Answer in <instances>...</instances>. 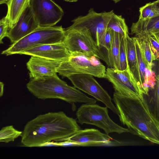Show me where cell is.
Instances as JSON below:
<instances>
[{"mask_svg":"<svg viewBox=\"0 0 159 159\" xmlns=\"http://www.w3.org/2000/svg\"><path fill=\"white\" fill-rule=\"evenodd\" d=\"M156 2L157 6L159 7V0H157L156 1Z\"/></svg>","mask_w":159,"mask_h":159,"instance_id":"cell-36","label":"cell"},{"mask_svg":"<svg viewBox=\"0 0 159 159\" xmlns=\"http://www.w3.org/2000/svg\"><path fill=\"white\" fill-rule=\"evenodd\" d=\"M31 0H9L7 4V11L6 16L9 23L10 29L17 22L20 15L30 5Z\"/></svg>","mask_w":159,"mask_h":159,"instance_id":"cell-19","label":"cell"},{"mask_svg":"<svg viewBox=\"0 0 159 159\" xmlns=\"http://www.w3.org/2000/svg\"><path fill=\"white\" fill-rule=\"evenodd\" d=\"M155 78L154 88L149 90L147 94H142L140 99L159 128V73Z\"/></svg>","mask_w":159,"mask_h":159,"instance_id":"cell-16","label":"cell"},{"mask_svg":"<svg viewBox=\"0 0 159 159\" xmlns=\"http://www.w3.org/2000/svg\"><path fill=\"white\" fill-rule=\"evenodd\" d=\"M149 68L152 69V62L155 60L147 36L136 37Z\"/></svg>","mask_w":159,"mask_h":159,"instance_id":"cell-24","label":"cell"},{"mask_svg":"<svg viewBox=\"0 0 159 159\" xmlns=\"http://www.w3.org/2000/svg\"><path fill=\"white\" fill-rule=\"evenodd\" d=\"M107 28L123 35L129 34L128 26L125 19L121 15H118L114 13L108 22Z\"/></svg>","mask_w":159,"mask_h":159,"instance_id":"cell-22","label":"cell"},{"mask_svg":"<svg viewBox=\"0 0 159 159\" xmlns=\"http://www.w3.org/2000/svg\"><path fill=\"white\" fill-rule=\"evenodd\" d=\"M28 91L38 99H57L72 105L82 102L94 104L96 100L89 98L75 87L68 85L57 74L37 79H30L26 85Z\"/></svg>","mask_w":159,"mask_h":159,"instance_id":"cell-3","label":"cell"},{"mask_svg":"<svg viewBox=\"0 0 159 159\" xmlns=\"http://www.w3.org/2000/svg\"><path fill=\"white\" fill-rule=\"evenodd\" d=\"M113 100L121 122L129 132L159 144V128L138 96L122 95L114 92Z\"/></svg>","mask_w":159,"mask_h":159,"instance_id":"cell-2","label":"cell"},{"mask_svg":"<svg viewBox=\"0 0 159 159\" xmlns=\"http://www.w3.org/2000/svg\"><path fill=\"white\" fill-rule=\"evenodd\" d=\"M144 36H147L148 38L150 47L155 60L159 59V39L158 37L155 34L148 35Z\"/></svg>","mask_w":159,"mask_h":159,"instance_id":"cell-27","label":"cell"},{"mask_svg":"<svg viewBox=\"0 0 159 159\" xmlns=\"http://www.w3.org/2000/svg\"><path fill=\"white\" fill-rule=\"evenodd\" d=\"M112 138L108 134L94 129H80L70 137L65 139L81 143L82 146H100L111 143Z\"/></svg>","mask_w":159,"mask_h":159,"instance_id":"cell-15","label":"cell"},{"mask_svg":"<svg viewBox=\"0 0 159 159\" xmlns=\"http://www.w3.org/2000/svg\"><path fill=\"white\" fill-rule=\"evenodd\" d=\"M9 0H0V4H7Z\"/></svg>","mask_w":159,"mask_h":159,"instance_id":"cell-33","label":"cell"},{"mask_svg":"<svg viewBox=\"0 0 159 159\" xmlns=\"http://www.w3.org/2000/svg\"><path fill=\"white\" fill-rule=\"evenodd\" d=\"M66 35L65 29L61 25L39 27L34 31L2 51L7 56L19 54L36 46L63 42Z\"/></svg>","mask_w":159,"mask_h":159,"instance_id":"cell-4","label":"cell"},{"mask_svg":"<svg viewBox=\"0 0 159 159\" xmlns=\"http://www.w3.org/2000/svg\"><path fill=\"white\" fill-rule=\"evenodd\" d=\"M114 13L113 10L107 12L97 13L92 8L86 15L79 16L72 20L73 24L66 28H80L87 29L93 36H94L97 44L100 48V44L106 34L108 22Z\"/></svg>","mask_w":159,"mask_h":159,"instance_id":"cell-8","label":"cell"},{"mask_svg":"<svg viewBox=\"0 0 159 159\" xmlns=\"http://www.w3.org/2000/svg\"><path fill=\"white\" fill-rule=\"evenodd\" d=\"M4 84L3 83L0 82V96L2 97L3 94Z\"/></svg>","mask_w":159,"mask_h":159,"instance_id":"cell-32","label":"cell"},{"mask_svg":"<svg viewBox=\"0 0 159 159\" xmlns=\"http://www.w3.org/2000/svg\"><path fill=\"white\" fill-rule=\"evenodd\" d=\"M61 62L31 56L26 63L30 79H37L56 74Z\"/></svg>","mask_w":159,"mask_h":159,"instance_id":"cell-14","label":"cell"},{"mask_svg":"<svg viewBox=\"0 0 159 159\" xmlns=\"http://www.w3.org/2000/svg\"><path fill=\"white\" fill-rule=\"evenodd\" d=\"M126 38L127 59L128 67L140 88V80L138 59L134 37L131 38L128 34L126 35Z\"/></svg>","mask_w":159,"mask_h":159,"instance_id":"cell-18","label":"cell"},{"mask_svg":"<svg viewBox=\"0 0 159 159\" xmlns=\"http://www.w3.org/2000/svg\"><path fill=\"white\" fill-rule=\"evenodd\" d=\"M78 0H64L65 1L69 2H75Z\"/></svg>","mask_w":159,"mask_h":159,"instance_id":"cell-34","label":"cell"},{"mask_svg":"<svg viewBox=\"0 0 159 159\" xmlns=\"http://www.w3.org/2000/svg\"><path fill=\"white\" fill-rule=\"evenodd\" d=\"M66 35L63 43L70 54L80 52L94 56L101 59L109 66L107 55L102 52L90 32L80 28L65 29Z\"/></svg>","mask_w":159,"mask_h":159,"instance_id":"cell-7","label":"cell"},{"mask_svg":"<svg viewBox=\"0 0 159 159\" xmlns=\"http://www.w3.org/2000/svg\"><path fill=\"white\" fill-rule=\"evenodd\" d=\"M111 0L113 1H114V2L115 3H116L117 2H120V1H121V0Z\"/></svg>","mask_w":159,"mask_h":159,"instance_id":"cell-35","label":"cell"},{"mask_svg":"<svg viewBox=\"0 0 159 159\" xmlns=\"http://www.w3.org/2000/svg\"><path fill=\"white\" fill-rule=\"evenodd\" d=\"M111 83L115 92L128 96H138L140 98L141 90L128 67L120 70L112 67L106 70V77Z\"/></svg>","mask_w":159,"mask_h":159,"instance_id":"cell-10","label":"cell"},{"mask_svg":"<svg viewBox=\"0 0 159 159\" xmlns=\"http://www.w3.org/2000/svg\"><path fill=\"white\" fill-rule=\"evenodd\" d=\"M67 78L76 88L102 102L106 107L119 116V111L112 103L111 98L93 75L87 74H77L70 75Z\"/></svg>","mask_w":159,"mask_h":159,"instance_id":"cell-9","label":"cell"},{"mask_svg":"<svg viewBox=\"0 0 159 159\" xmlns=\"http://www.w3.org/2000/svg\"><path fill=\"white\" fill-rule=\"evenodd\" d=\"M140 80V88L142 93L143 86L148 75L152 70L148 67L137 37H134Z\"/></svg>","mask_w":159,"mask_h":159,"instance_id":"cell-20","label":"cell"},{"mask_svg":"<svg viewBox=\"0 0 159 159\" xmlns=\"http://www.w3.org/2000/svg\"><path fill=\"white\" fill-rule=\"evenodd\" d=\"M107 107L94 104H83L78 109L76 114L77 122L94 125L102 129L106 134L116 132L119 134L129 132L128 129L115 123L108 115Z\"/></svg>","mask_w":159,"mask_h":159,"instance_id":"cell-6","label":"cell"},{"mask_svg":"<svg viewBox=\"0 0 159 159\" xmlns=\"http://www.w3.org/2000/svg\"><path fill=\"white\" fill-rule=\"evenodd\" d=\"M30 6L41 27L54 26L64 14L62 8L52 0H31Z\"/></svg>","mask_w":159,"mask_h":159,"instance_id":"cell-11","label":"cell"},{"mask_svg":"<svg viewBox=\"0 0 159 159\" xmlns=\"http://www.w3.org/2000/svg\"><path fill=\"white\" fill-rule=\"evenodd\" d=\"M131 34L136 37L146 36L159 32V16L146 20L140 19L133 23L130 28Z\"/></svg>","mask_w":159,"mask_h":159,"instance_id":"cell-17","label":"cell"},{"mask_svg":"<svg viewBox=\"0 0 159 159\" xmlns=\"http://www.w3.org/2000/svg\"><path fill=\"white\" fill-rule=\"evenodd\" d=\"M139 19L146 20L159 16V7L155 1L146 3L139 8Z\"/></svg>","mask_w":159,"mask_h":159,"instance_id":"cell-23","label":"cell"},{"mask_svg":"<svg viewBox=\"0 0 159 159\" xmlns=\"http://www.w3.org/2000/svg\"><path fill=\"white\" fill-rule=\"evenodd\" d=\"M10 30L9 23L6 16L4 17L0 20V43H3L2 39L7 37Z\"/></svg>","mask_w":159,"mask_h":159,"instance_id":"cell-28","label":"cell"},{"mask_svg":"<svg viewBox=\"0 0 159 159\" xmlns=\"http://www.w3.org/2000/svg\"><path fill=\"white\" fill-rule=\"evenodd\" d=\"M60 147H74L81 146V144L77 143L69 140H65L62 141L58 142Z\"/></svg>","mask_w":159,"mask_h":159,"instance_id":"cell-30","label":"cell"},{"mask_svg":"<svg viewBox=\"0 0 159 159\" xmlns=\"http://www.w3.org/2000/svg\"><path fill=\"white\" fill-rule=\"evenodd\" d=\"M20 54L37 56L60 62L66 60L70 56L63 42L38 45L25 50Z\"/></svg>","mask_w":159,"mask_h":159,"instance_id":"cell-13","label":"cell"},{"mask_svg":"<svg viewBox=\"0 0 159 159\" xmlns=\"http://www.w3.org/2000/svg\"><path fill=\"white\" fill-rule=\"evenodd\" d=\"M113 30L110 28H107L106 34L102 40L100 48L103 47L109 52L111 47Z\"/></svg>","mask_w":159,"mask_h":159,"instance_id":"cell-29","label":"cell"},{"mask_svg":"<svg viewBox=\"0 0 159 159\" xmlns=\"http://www.w3.org/2000/svg\"><path fill=\"white\" fill-rule=\"evenodd\" d=\"M126 35L122 36L120 43L119 70H122L126 69L128 67L127 59Z\"/></svg>","mask_w":159,"mask_h":159,"instance_id":"cell-26","label":"cell"},{"mask_svg":"<svg viewBox=\"0 0 159 159\" xmlns=\"http://www.w3.org/2000/svg\"><path fill=\"white\" fill-rule=\"evenodd\" d=\"M106 69L99 59L80 52L70 54L66 60L61 62L57 73L63 77L74 74H87L105 78Z\"/></svg>","mask_w":159,"mask_h":159,"instance_id":"cell-5","label":"cell"},{"mask_svg":"<svg viewBox=\"0 0 159 159\" xmlns=\"http://www.w3.org/2000/svg\"><path fill=\"white\" fill-rule=\"evenodd\" d=\"M39 27L30 5L23 11L16 24L10 29L7 37L12 44Z\"/></svg>","mask_w":159,"mask_h":159,"instance_id":"cell-12","label":"cell"},{"mask_svg":"<svg viewBox=\"0 0 159 159\" xmlns=\"http://www.w3.org/2000/svg\"><path fill=\"white\" fill-rule=\"evenodd\" d=\"M22 131L16 129L12 125L3 127L0 131V142L8 143L21 136Z\"/></svg>","mask_w":159,"mask_h":159,"instance_id":"cell-25","label":"cell"},{"mask_svg":"<svg viewBox=\"0 0 159 159\" xmlns=\"http://www.w3.org/2000/svg\"><path fill=\"white\" fill-rule=\"evenodd\" d=\"M80 129L76 120L64 112H48L27 122L20 136L21 143L26 147H40L46 142L63 141Z\"/></svg>","mask_w":159,"mask_h":159,"instance_id":"cell-1","label":"cell"},{"mask_svg":"<svg viewBox=\"0 0 159 159\" xmlns=\"http://www.w3.org/2000/svg\"><path fill=\"white\" fill-rule=\"evenodd\" d=\"M60 147V146L58 142L52 141L45 143L41 145L39 147Z\"/></svg>","mask_w":159,"mask_h":159,"instance_id":"cell-31","label":"cell"},{"mask_svg":"<svg viewBox=\"0 0 159 159\" xmlns=\"http://www.w3.org/2000/svg\"><path fill=\"white\" fill-rule=\"evenodd\" d=\"M154 34H155L157 35V37H158V38L159 39V32H157V33H154Z\"/></svg>","mask_w":159,"mask_h":159,"instance_id":"cell-37","label":"cell"},{"mask_svg":"<svg viewBox=\"0 0 159 159\" xmlns=\"http://www.w3.org/2000/svg\"><path fill=\"white\" fill-rule=\"evenodd\" d=\"M123 35L113 30L111 47L107 57L109 66L119 70V54L120 43Z\"/></svg>","mask_w":159,"mask_h":159,"instance_id":"cell-21","label":"cell"}]
</instances>
